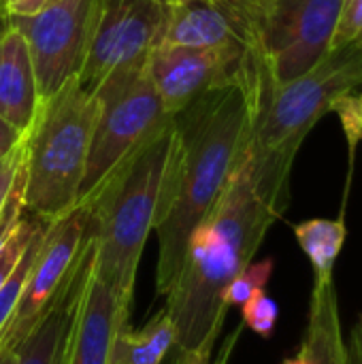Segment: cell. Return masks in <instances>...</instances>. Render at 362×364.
<instances>
[{"label": "cell", "instance_id": "obj_1", "mask_svg": "<svg viewBox=\"0 0 362 364\" xmlns=\"http://www.w3.org/2000/svg\"><path fill=\"white\" fill-rule=\"evenodd\" d=\"M250 51L241 77L173 115V139L156 205V292L166 296L179 282L190 241L220 200L245 156L252 128Z\"/></svg>", "mask_w": 362, "mask_h": 364}, {"label": "cell", "instance_id": "obj_2", "mask_svg": "<svg viewBox=\"0 0 362 364\" xmlns=\"http://www.w3.org/2000/svg\"><path fill=\"white\" fill-rule=\"evenodd\" d=\"M286 209L288 203L256 183L245 149L220 200L196 228L177 286L164 296L179 354L213 350L228 311L224 290L254 260L269 228Z\"/></svg>", "mask_w": 362, "mask_h": 364}, {"label": "cell", "instance_id": "obj_3", "mask_svg": "<svg viewBox=\"0 0 362 364\" xmlns=\"http://www.w3.org/2000/svg\"><path fill=\"white\" fill-rule=\"evenodd\" d=\"M252 64V128L247 158L256 183L277 200L290 203L294 158L309 130L335 102L362 85V43L350 41L301 77L275 83L260 55L247 45Z\"/></svg>", "mask_w": 362, "mask_h": 364}, {"label": "cell", "instance_id": "obj_4", "mask_svg": "<svg viewBox=\"0 0 362 364\" xmlns=\"http://www.w3.org/2000/svg\"><path fill=\"white\" fill-rule=\"evenodd\" d=\"M173 124L124 160L96 194L83 203L90 209L87 232L94 241V277L115 299L113 339L130 331L139 262L154 230Z\"/></svg>", "mask_w": 362, "mask_h": 364}, {"label": "cell", "instance_id": "obj_5", "mask_svg": "<svg viewBox=\"0 0 362 364\" xmlns=\"http://www.w3.org/2000/svg\"><path fill=\"white\" fill-rule=\"evenodd\" d=\"M96 98L79 79L47 98L26 134V211L53 222L77 205L85 173Z\"/></svg>", "mask_w": 362, "mask_h": 364}, {"label": "cell", "instance_id": "obj_6", "mask_svg": "<svg viewBox=\"0 0 362 364\" xmlns=\"http://www.w3.org/2000/svg\"><path fill=\"white\" fill-rule=\"evenodd\" d=\"M94 98L96 119L77 205L87 203L124 160L173 124L145 66L111 75Z\"/></svg>", "mask_w": 362, "mask_h": 364}, {"label": "cell", "instance_id": "obj_7", "mask_svg": "<svg viewBox=\"0 0 362 364\" xmlns=\"http://www.w3.org/2000/svg\"><path fill=\"white\" fill-rule=\"evenodd\" d=\"M346 0H228L245 36L275 83L316 66L331 41Z\"/></svg>", "mask_w": 362, "mask_h": 364}, {"label": "cell", "instance_id": "obj_8", "mask_svg": "<svg viewBox=\"0 0 362 364\" xmlns=\"http://www.w3.org/2000/svg\"><path fill=\"white\" fill-rule=\"evenodd\" d=\"M166 2L162 0H96L87 51L77 75L83 90H94L115 73L145 66L158 45Z\"/></svg>", "mask_w": 362, "mask_h": 364}, {"label": "cell", "instance_id": "obj_9", "mask_svg": "<svg viewBox=\"0 0 362 364\" xmlns=\"http://www.w3.org/2000/svg\"><path fill=\"white\" fill-rule=\"evenodd\" d=\"M96 0H60L30 17H9L28 45L41 105L79 75Z\"/></svg>", "mask_w": 362, "mask_h": 364}, {"label": "cell", "instance_id": "obj_10", "mask_svg": "<svg viewBox=\"0 0 362 364\" xmlns=\"http://www.w3.org/2000/svg\"><path fill=\"white\" fill-rule=\"evenodd\" d=\"M87 205H75L47 224L36 260L19 292L15 309L0 333V352L15 350L47 314L55 292L66 279L87 230Z\"/></svg>", "mask_w": 362, "mask_h": 364}, {"label": "cell", "instance_id": "obj_11", "mask_svg": "<svg viewBox=\"0 0 362 364\" xmlns=\"http://www.w3.org/2000/svg\"><path fill=\"white\" fill-rule=\"evenodd\" d=\"M247 43L222 47L156 45L145 70L171 115L188 109L198 98L237 81L245 68Z\"/></svg>", "mask_w": 362, "mask_h": 364}, {"label": "cell", "instance_id": "obj_12", "mask_svg": "<svg viewBox=\"0 0 362 364\" xmlns=\"http://www.w3.org/2000/svg\"><path fill=\"white\" fill-rule=\"evenodd\" d=\"M94 271V241L85 230L81 250L47 314L15 348L17 364H66L85 286Z\"/></svg>", "mask_w": 362, "mask_h": 364}, {"label": "cell", "instance_id": "obj_13", "mask_svg": "<svg viewBox=\"0 0 362 364\" xmlns=\"http://www.w3.org/2000/svg\"><path fill=\"white\" fill-rule=\"evenodd\" d=\"M233 6L224 2H177L166 4L158 45L177 47H222L243 43Z\"/></svg>", "mask_w": 362, "mask_h": 364}, {"label": "cell", "instance_id": "obj_14", "mask_svg": "<svg viewBox=\"0 0 362 364\" xmlns=\"http://www.w3.org/2000/svg\"><path fill=\"white\" fill-rule=\"evenodd\" d=\"M38 109V85L26 38L9 23L0 36V117L28 134Z\"/></svg>", "mask_w": 362, "mask_h": 364}, {"label": "cell", "instance_id": "obj_15", "mask_svg": "<svg viewBox=\"0 0 362 364\" xmlns=\"http://www.w3.org/2000/svg\"><path fill=\"white\" fill-rule=\"evenodd\" d=\"M282 364H348L333 275L314 277L307 331L301 350Z\"/></svg>", "mask_w": 362, "mask_h": 364}, {"label": "cell", "instance_id": "obj_16", "mask_svg": "<svg viewBox=\"0 0 362 364\" xmlns=\"http://www.w3.org/2000/svg\"><path fill=\"white\" fill-rule=\"evenodd\" d=\"M115 309V299L92 271L81 299L66 364H109Z\"/></svg>", "mask_w": 362, "mask_h": 364}, {"label": "cell", "instance_id": "obj_17", "mask_svg": "<svg viewBox=\"0 0 362 364\" xmlns=\"http://www.w3.org/2000/svg\"><path fill=\"white\" fill-rule=\"evenodd\" d=\"M346 222L344 218L324 220L314 218L294 226V237L314 267V277H331L335 262L346 243Z\"/></svg>", "mask_w": 362, "mask_h": 364}, {"label": "cell", "instance_id": "obj_18", "mask_svg": "<svg viewBox=\"0 0 362 364\" xmlns=\"http://www.w3.org/2000/svg\"><path fill=\"white\" fill-rule=\"evenodd\" d=\"M171 350H175V326L166 309H160L143 328L128 333L126 364H162Z\"/></svg>", "mask_w": 362, "mask_h": 364}, {"label": "cell", "instance_id": "obj_19", "mask_svg": "<svg viewBox=\"0 0 362 364\" xmlns=\"http://www.w3.org/2000/svg\"><path fill=\"white\" fill-rule=\"evenodd\" d=\"M47 224H49V222H45L43 228L34 235V239L30 241V245H28L26 252L21 254L17 267L13 269V273L9 275V279L4 282V286H2V290H0V333L4 331V326H6V322H9V318H11L13 309H15V303H17V299H19V292H21L26 279H28V273H30V269H32V264H34V260H36V254H38L43 235H45V230H47Z\"/></svg>", "mask_w": 362, "mask_h": 364}, {"label": "cell", "instance_id": "obj_20", "mask_svg": "<svg viewBox=\"0 0 362 364\" xmlns=\"http://www.w3.org/2000/svg\"><path fill=\"white\" fill-rule=\"evenodd\" d=\"M273 269H275L273 258H267L260 262H250L224 290V305L226 307H230V305L241 307L254 294L262 292L267 288L271 275H273Z\"/></svg>", "mask_w": 362, "mask_h": 364}, {"label": "cell", "instance_id": "obj_21", "mask_svg": "<svg viewBox=\"0 0 362 364\" xmlns=\"http://www.w3.org/2000/svg\"><path fill=\"white\" fill-rule=\"evenodd\" d=\"M43 224H45V220H41V218H36V215H32L28 211L19 220L15 232L11 235V239L0 250V290L4 286V282L9 279V275L13 273V269L17 267L21 254L30 245V241L34 239V235L43 228Z\"/></svg>", "mask_w": 362, "mask_h": 364}, {"label": "cell", "instance_id": "obj_22", "mask_svg": "<svg viewBox=\"0 0 362 364\" xmlns=\"http://www.w3.org/2000/svg\"><path fill=\"white\" fill-rule=\"evenodd\" d=\"M241 309H243V324L247 328H252L256 335H260L265 339H269L273 335L280 309H277V303L265 290L254 294L247 303H243Z\"/></svg>", "mask_w": 362, "mask_h": 364}, {"label": "cell", "instance_id": "obj_23", "mask_svg": "<svg viewBox=\"0 0 362 364\" xmlns=\"http://www.w3.org/2000/svg\"><path fill=\"white\" fill-rule=\"evenodd\" d=\"M350 41L362 43V0H346L344 2L331 47H337V45H344Z\"/></svg>", "mask_w": 362, "mask_h": 364}, {"label": "cell", "instance_id": "obj_24", "mask_svg": "<svg viewBox=\"0 0 362 364\" xmlns=\"http://www.w3.org/2000/svg\"><path fill=\"white\" fill-rule=\"evenodd\" d=\"M23 158H26V136L23 141L0 162V213H2V207H4V200L11 192V186L15 181V175L19 171V166L23 164Z\"/></svg>", "mask_w": 362, "mask_h": 364}, {"label": "cell", "instance_id": "obj_25", "mask_svg": "<svg viewBox=\"0 0 362 364\" xmlns=\"http://www.w3.org/2000/svg\"><path fill=\"white\" fill-rule=\"evenodd\" d=\"M60 0H0V13L6 17H30Z\"/></svg>", "mask_w": 362, "mask_h": 364}, {"label": "cell", "instance_id": "obj_26", "mask_svg": "<svg viewBox=\"0 0 362 364\" xmlns=\"http://www.w3.org/2000/svg\"><path fill=\"white\" fill-rule=\"evenodd\" d=\"M237 337H239V333H235L228 339V343L224 346V352L220 354V358H218L215 364H228V358H230V352H233V346H235ZM175 364H211V350L209 348H198L194 352H181L177 356V363Z\"/></svg>", "mask_w": 362, "mask_h": 364}, {"label": "cell", "instance_id": "obj_27", "mask_svg": "<svg viewBox=\"0 0 362 364\" xmlns=\"http://www.w3.org/2000/svg\"><path fill=\"white\" fill-rule=\"evenodd\" d=\"M26 134H21L15 126H11L6 119L0 117V162L23 141Z\"/></svg>", "mask_w": 362, "mask_h": 364}, {"label": "cell", "instance_id": "obj_28", "mask_svg": "<svg viewBox=\"0 0 362 364\" xmlns=\"http://www.w3.org/2000/svg\"><path fill=\"white\" fill-rule=\"evenodd\" d=\"M0 364H17V352L15 350L0 352Z\"/></svg>", "mask_w": 362, "mask_h": 364}, {"label": "cell", "instance_id": "obj_29", "mask_svg": "<svg viewBox=\"0 0 362 364\" xmlns=\"http://www.w3.org/2000/svg\"><path fill=\"white\" fill-rule=\"evenodd\" d=\"M166 4H177V2H198V0H162ZM203 2H224V0H203Z\"/></svg>", "mask_w": 362, "mask_h": 364}, {"label": "cell", "instance_id": "obj_30", "mask_svg": "<svg viewBox=\"0 0 362 364\" xmlns=\"http://www.w3.org/2000/svg\"><path fill=\"white\" fill-rule=\"evenodd\" d=\"M6 26H9V17H6L4 13H0V36H2V32L6 30Z\"/></svg>", "mask_w": 362, "mask_h": 364}, {"label": "cell", "instance_id": "obj_31", "mask_svg": "<svg viewBox=\"0 0 362 364\" xmlns=\"http://www.w3.org/2000/svg\"><path fill=\"white\" fill-rule=\"evenodd\" d=\"M358 136L362 139V115H361V126H358Z\"/></svg>", "mask_w": 362, "mask_h": 364}, {"label": "cell", "instance_id": "obj_32", "mask_svg": "<svg viewBox=\"0 0 362 364\" xmlns=\"http://www.w3.org/2000/svg\"><path fill=\"white\" fill-rule=\"evenodd\" d=\"M358 331H361V335H362V318H361V328H358Z\"/></svg>", "mask_w": 362, "mask_h": 364}]
</instances>
